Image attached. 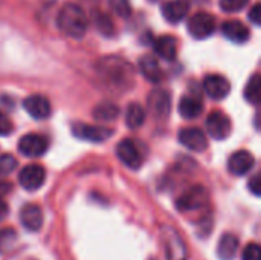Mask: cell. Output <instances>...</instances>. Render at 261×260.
I'll use <instances>...</instances> for the list:
<instances>
[{
    "label": "cell",
    "mask_w": 261,
    "mask_h": 260,
    "mask_svg": "<svg viewBox=\"0 0 261 260\" xmlns=\"http://www.w3.org/2000/svg\"><path fill=\"white\" fill-rule=\"evenodd\" d=\"M58 29L72 38H81L87 32V15L83 8L73 2L66 3L57 17Z\"/></svg>",
    "instance_id": "cell-1"
},
{
    "label": "cell",
    "mask_w": 261,
    "mask_h": 260,
    "mask_svg": "<svg viewBox=\"0 0 261 260\" xmlns=\"http://www.w3.org/2000/svg\"><path fill=\"white\" fill-rule=\"evenodd\" d=\"M98 74L102 80L115 87H127L133 81L132 66L119 57H106L98 61Z\"/></svg>",
    "instance_id": "cell-2"
},
{
    "label": "cell",
    "mask_w": 261,
    "mask_h": 260,
    "mask_svg": "<svg viewBox=\"0 0 261 260\" xmlns=\"http://www.w3.org/2000/svg\"><path fill=\"white\" fill-rule=\"evenodd\" d=\"M208 201H210L208 190L203 185H194V187L188 188L177 199L176 205L182 213H185V211H197V210H202L203 207H206Z\"/></svg>",
    "instance_id": "cell-3"
},
{
    "label": "cell",
    "mask_w": 261,
    "mask_h": 260,
    "mask_svg": "<svg viewBox=\"0 0 261 260\" xmlns=\"http://www.w3.org/2000/svg\"><path fill=\"white\" fill-rule=\"evenodd\" d=\"M162 242L165 245L167 260H188V250L185 247V242L174 228H162Z\"/></svg>",
    "instance_id": "cell-4"
},
{
    "label": "cell",
    "mask_w": 261,
    "mask_h": 260,
    "mask_svg": "<svg viewBox=\"0 0 261 260\" xmlns=\"http://www.w3.org/2000/svg\"><path fill=\"white\" fill-rule=\"evenodd\" d=\"M214 31H216V18L210 12H205V11L196 12L188 20V32L196 40H205L211 37Z\"/></svg>",
    "instance_id": "cell-5"
},
{
    "label": "cell",
    "mask_w": 261,
    "mask_h": 260,
    "mask_svg": "<svg viewBox=\"0 0 261 260\" xmlns=\"http://www.w3.org/2000/svg\"><path fill=\"white\" fill-rule=\"evenodd\" d=\"M72 133L75 138L89 141V143H102L113 135V129L106 126H93L84 123H75L72 126Z\"/></svg>",
    "instance_id": "cell-6"
},
{
    "label": "cell",
    "mask_w": 261,
    "mask_h": 260,
    "mask_svg": "<svg viewBox=\"0 0 261 260\" xmlns=\"http://www.w3.org/2000/svg\"><path fill=\"white\" fill-rule=\"evenodd\" d=\"M49 149V139L40 133H28L18 141V152L26 158H40Z\"/></svg>",
    "instance_id": "cell-7"
},
{
    "label": "cell",
    "mask_w": 261,
    "mask_h": 260,
    "mask_svg": "<svg viewBox=\"0 0 261 260\" xmlns=\"http://www.w3.org/2000/svg\"><path fill=\"white\" fill-rule=\"evenodd\" d=\"M116 156L125 167H128L132 170H139L142 167L141 150H139L138 144L130 138L119 141V144L116 146Z\"/></svg>",
    "instance_id": "cell-8"
},
{
    "label": "cell",
    "mask_w": 261,
    "mask_h": 260,
    "mask_svg": "<svg viewBox=\"0 0 261 260\" xmlns=\"http://www.w3.org/2000/svg\"><path fill=\"white\" fill-rule=\"evenodd\" d=\"M206 130L210 136H213L217 141L226 139L232 132V124L228 115H225L220 110H214L206 118Z\"/></svg>",
    "instance_id": "cell-9"
},
{
    "label": "cell",
    "mask_w": 261,
    "mask_h": 260,
    "mask_svg": "<svg viewBox=\"0 0 261 260\" xmlns=\"http://www.w3.org/2000/svg\"><path fill=\"white\" fill-rule=\"evenodd\" d=\"M46 181V170L38 164H29L21 169L18 173V182L20 185L28 192L38 190Z\"/></svg>",
    "instance_id": "cell-10"
},
{
    "label": "cell",
    "mask_w": 261,
    "mask_h": 260,
    "mask_svg": "<svg viewBox=\"0 0 261 260\" xmlns=\"http://www.w3.org/2000/svg\"><path fill=\"white\" fill-rule=\"evenodd\" d=\"M179 143L193 150V152H205L208 149V138L203 130L197 127H185L179 132Z\"/></svg>",
    "instance_id": "cell-11"
},
{
    "label": "cell",
    "mask_w": 261,
    "mask_h": 260,
    "mask_svg": "<svg viewBox=\"0 0 261 260\" xmlns=\"http://www.w3.org/2000/svg\"><path fill=\"white\" fill-rule=\"evenodd\" d=\"M148 109L154 118H167L171 110V97L164 89H154L148 95Z\"/></svg>",
    "instance_id": "cell-12"
},
{
    "label": "cell",
    "mask_w": 261,
    "mask_h": 260,
    "mask_svg": "<svg viewBox=\"0 0 261 260\" xmlns=\"http://www.w3.org/2000/svg\"><path fill=\"white\" fill-rule=\"evenodd\" d=\"M23 109L34 118V120H46L50 116L52 107L50 103L46 97L34 93L24 98L23 101Z\"/></svg>",
    "instance_id": "cell-13"
},
{
    "label": "cell",
    "mask_w": 261,
    "mask_h": 260,
    "mask_svg": "<svg viewBox=\"0 0 261 260\" xmlns=\"http://www.w3.org/2000/svg\"><path fill=\"white\" fill-rule=\"evenodd\" d=\"M255 166V158L248 150H239L231 155L228 161V170L234 176H245L248 175Z\"/></svg>",
    "instance_id": "cell-14"
},
{
    "label": "cell",
    "mask_w": 261,
    "mask_h": 260,
    "mask_svg": "<svg viewBox=\"0 0 261 260\" xmlns=\"http://www.w3.org/2000/svg\"><path fill=\"white\" fill-rule=\"evenodd\" d=\"M203 89L206 92V95L213 100H223L229 95L231 92V84L229 81L219 74H213L208 75L203 80Z\"/></svg>",
    "instance_id": "cell-15"
},
{
    "label": "cell",
    "mask_w": 261,
    "mask_h": 260,
    "mask_svg": "<svg viewBox=\"0 0 261 260\" xmlns=\"http://www.w3.org/2000/svg\"><path fill=\"white\" fill-rule=\"evenodd\" d=\"M20 222L28 231H38L43 225V211L37 204H26L20 211Z\"/></svg>",
    "instance_id": "cell-16"
},
{
    "label": "cell",
    "mask_w": 261,
    "mask_h": 260,
    "mask_svg": "<svg viewBox=\"0 0 261 260\" xmlns=\"http://www.w3.org/2000/svg\"><path fill=\"white\" fill-rule=\"evenodd\" d=\"M188 11H190L188 0H170L162 6V15L171 25L182 21L188 15Z\"/></svg>",
    "instance_id": "cell-17"
},
{
    "label": "cell",
    "mask_w": 261,
    "mask_h": 260,
    "mask_svg": "<svg viewBox=\"0 0 261 260\" xmlns=\"http://www.w3.org/2000/svg\"><path fill=\"white\" fill-rule=\"evenodd\" d=\"M203 110V101L202 97L196 93H188L184 95L179 101V113L185 120H194L197 118Z\"/></svg>",
    "instance_id": "cell-18"
},
{
    "label": "cell",
    "mask_w": 261,
    "mask_h": 260,
    "mask_svg": "<svg viewBox=\"0 0 261 260\" xmlns=\"http://www.w3.org/2000/svg\"><path fill=\"white\" fill-rule=\"evenodd\" d=\"M222 32L228 40H231L232 43H237V44H242V43L248 41V38H249V29L240 20L225 21L222 25Z\"/></svg>",
    "instance_id": "cell-19"
},
{
    "label": "cell",
    "mask_w": 261,
    "mask_h": 260,
    "mask_svg": "<svg viewBox=\"0 0 261 260\" xmlns=\"http://www.w3.org/2000/svg\"><path fill=\"white\" fill-rule=\"evenodd\" d=\"M139 70L150 83H159L162 80V69L159 61L153 55H142L139 60Z\"/></svg>",
    "instance_id": "cell-20"
},
{
    "label": "cell",
    "mask_w": 261,
    "mask_h": 260,
    "mask_svg": "<svg viewBox=\"0 0 261 260\" xmlns=\"http://www.w3.org/2000/svg\"><path fill=\"white\" fill-rule=\"evenodd\" d=\"M154 46V51L156 54L167 60V61H173L176 60V55H177V41L173 35H162L159 38L154 40L153 43Z\"/></svg>",
    "instance_id": "cell-21"
},
{
    "label": "cell",
    "mask_w": 261,
    "mask_h": 260,
    "mask_svg": "<svg viewBox=\"0 0 261 260\" xmlns=\"http://www.w3.org/2000/svg\"><path fill=\"white\" fill-rule=\"evenodd\" d=\"M239 238L226 233L220 238L217 244V256L220 260H232L239 251Z\"/></svg>",
    "instance_id": "cell-22"
},
{
    "label": "cell",
    "mask_w": 261,
    "mask_h": 260,
    "mask_svg": "<svg viewBox=\"0 0 261 260\" xmlns=\"http://www.w3.org/2000/svg\"><path fill=\"white\" fill-rule=\"evenodd\" d=\"M93 118L96 121H102V123H109L118 118L119 115V107L112 103V101H101L99 104L95 106L93 109Z\"/></svg>",
    "instance_id": "cell-23"
},
{
    "label": "cell",
    "mask_w": 261,
    "mask_h": 260,
    "mask_svg": "<svg viewBox=\"0 0 261 260\" xmlns=\"http://www.w3.org/2000/svg\"><path fill=\"white\" fill-rule=\"evenodd\" d=\"M145 110L141 104L138 103H130L127 106V112H125V124L128 129L136 130L139 129L144 123H145Z\"/></svg>",
    "instance_id": "cell-24"
},
{
    "label": "cell",
    "mask_w": 261,
    "mask_h": 260,
    "mask_svg": "<svg viewBox=\"0 0 261 260\" xmlns=\"http://www.w3.org/2000/svg\"><path fill=\"white\" fill-rule=\"evenodd\" d=\"M260 75H258V74H254V75L249 78V81H248V84H246V87H245V92H243L245 100H246L248 103L257 106V104L260 103Z\"/></svg>",
    "instance_id": "cell-25"
},
{
    "label": "cell",
    "mask_w": 261,
    "mask_h": 260,
    "mask_svg": "<svg viewBox=\"0 0 261 260\" xmlns=\"http://www.w3.org/2000/svg\"><path fill=\"white\" fill-rule=\"evenodd\" d=\"M17 242V233L14 228L6 227L0 230V254L8 253L9 250H12V247Z\"/></svg>",
    "instance_id": "cell-26"
},
{
    "label": "cell",
    "mask_w": 261,
    "mask_h": 260,
    "mask_svg": "<svg viewBox=\"0 0 261 260\" xmlns=\"http://www.w3.org/2000/svg\"><path fill=\"white\" fill-rule=\"evenodd\" d=\"M109 5H110L112 11L122 18H128L132 15L130 0H109Z\"/></svg>",
    "instance_id": "cell-27"
},
{
    "label": "cell",
    "mask_w": 261,
    "mask_h": 260,
    "mask_svg": "<svg viewBox=\"0 0 261 260\" xmlns=\"http://www.w3.org/2000/svg\"><path fill=\"white\" fill-rule=\"evenodd\" d=\"M95 23H96V26H98V29H99L101 34L112 35V32H113V21H112V18L107 14L98 12L95 15Z\"/></svg>",
    "instance_id": "cell-28"
},
{
    "label": "cell",
    "mask_w": 261,
    "mask_h": 260,
    "mask_svg": "<svg viewBox=\"0 0 261 260\" xmlns=\"http://www.w3.org/2000/svg\"><path fill=\"white\" fill-rule=\"evenodd\" d=\"M15 167H17V159L12 155L9 153L0 155V176H8L15 170Z\"/></svg>",
    "instance_id": "cell-29"
},
{
    "label": "cell",
    "mask_w": 261,
    "mask_h": 260,
    "mask_svg": "<svg viewBox=\"0 0 261 260\" xmlns=\"http://www.w3.org/2000/svg\"><path fill=\"white\" fill-rule=\"evenodd\" d=\"M249 3V0H220V9L225 12H239L242 11L246 5Z\"/></svg>",
    "instance_id": "cell-30"
},
{
    "label": "cell",
    "mask_w": 261,
    "mask_h": 260,
    "mask_svg": "<svg viewBox=\"0 0 261 260\" xmlns=\"http://www.w3.org/2000/svg\"><path fill=\"white\" fill-rule=\"evenodd\" d=\"M243 260H261V250L260 245L257 242H251L245 247L243 254H242Z\"/></svg>",
    "instance_id": "cell-31"
},
{
    "label": "cell",
    "mask_w": 261,
    "mask_h": 260,
    "mask_svg": "<svg viewBox=\"0 0 261 260\" xmlns=\"http://www.w3.org/2000/svg\"><path fill=\"white\" fill-rule=\"evenodd\" d=\"M14 132V124L9 120V116L3 112H0V136H8Z\"/></svg>",
    "instance_id": "cell-32"
},
{
    "label": "cell",
    "mask_w": 261,
    "mask_h": 260,
    "mask_svg": "<svg viewBox=\"0 0 261 260\" xmlns=\"http://www.w3.org/2000/svg\"><path fill=\"white\" fill-rule=\"evenodd\" d=\"M249 190L254 196H260L261 195V184H260V175H254L249 181Z\"/></svg>",
    "instance_id": "cell-33"
},
{
    "label": "cell",
    "mask_w": 261,
    "mask_h": 260,
    "mask_svg": "<svg viewBox=\"0 0 261 260\" xmlns=\"http://www.w3.org/2000/svg\"><path fill=\"white\" fill-rule=\"evenodd\" d=\"M260 12H261L260 3H255V5L252 6V9L249 11V20H251L254 25H257V26L260 25V20H261Z\"/></svg>",
    "instance_id": "cell-34"
},
{
    "label": "cell",
    "mask_w": 261,
    "mask_h": 260,
    "mask_svg": "<svg viewBox=\"0 0 261 260\" xmlns=\"http://www.w3.org/2000/svg\"><path fill=\"white\" fill-rule=\"evenodd\" d=\"M12 190V184L11 182H0V201H5L3 198H6V195H9Z\"/></svg>",
    "instance_id": "cell-35"
},
{
    "label": "cell",
    "mask_w": 261,
    "mask_h": 260,
    "mask_svg": "<svg viewBox=\"0 0 261 260\" xmlns=\"http://www.w3.org/2000/svg\"><path fill=\"white\" fill-rule=\"evenodd\" d=\"M6 208H8V207H6L5 201H0V219L6 216V213H8V210H6Z\"/></svg>",
    "instance_id": "cell-36"
},
{
    "label": "cell",
    "mask_w": 261,
    "mask_h": 260,
    "mask_svg": "<svg viewBox=\"0 0 261 260\" xmlns=\"http://www.w3.org/2000/svg\"><path fill=\"white\" fill-rule=\"evenodd\" d=\"M148 260H158L156 257H151V259H148Z\"/></svg>",
    "instance_id": "cell-37"
},
{
    "label": "cell",
    "mask_w": 261,
    "mask_h": 260,
    "mask_svg": "<svg viewBox=\"0 0 261 260\" xmlns=\"http://www.w3.org/2000/svg\"><path fill=\"white\" fill-rule=\"evenodd\" d=\"M28 260H34V259H28Z\"/></svg>",
    "instance_id": "cell-38"
}]
</instances>
